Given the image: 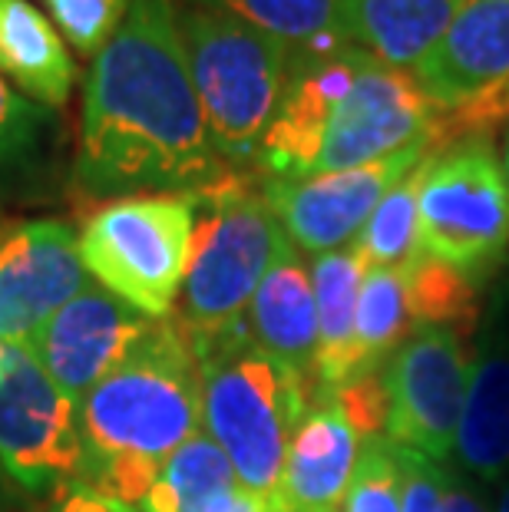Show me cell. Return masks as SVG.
Returning a JSON list of instances; mask_svg holds the SVG:
<instances>
[{"mask_svg": "<svg viewBox=\"0 0 509 512\" xmlns=\"http://www.w3.org/2000/svg\"><path fill=\"white\" fill-rule=\"evenodd\" d=\"M229 169L205 123L176 7L133 0L86 76L73 169L80 192L93 199L192 195Z\"/></svg>", "mask_w": 509, "mask_h": 512, "instance_id": "obj_1", "label": "cell"}, {"mask_svg": "<svg viewBox=\"0 0 509 512\" xmlns=\"http://www.w3.org/2000/svg\"><path fill=\"white\" fill-rule=\"evenodd\" d=\"M437 119L414 73L331 34L291 50L285 93L255 166L268 179L357 169L427 139Z\"/></svg>", "mask_w": 509, "mask_h": 512, "instance_id": "obj_2", "label": "cell"}, {"mask_svg": "<svg viewBox=\"0 0 509 512\" xmlns=\"http://www.w3.org/2000/svg\"><path fill=\"white\" fill-rule=\"evenodd\" d=\"M80 486L139 509L169 456L202 433V370L179 318H162L80 400Z\"/></svg>", "mask_w": 509, "mask_h": 512, "instance_id": "obj_3", "label": "cell"}, {"mask_svg": "<svg viewBox=\"0 0 509 512\" xmlns=\"http://www.w3.org/2000/svg\"><path fill=\"white\" fill-rule=\"evenodd\" d=\"M202 427L229 456L238 483L268 506L278 499L288 443L305 420L308 380L255 344L248 324L196 337Z\"/></svg>", "mask_w": 509, "mask_h": 512, "instance_id": "obj_4", "label": "cell"}, {"mask_svg": "<svg viewBox=\"0 0 509 512\" xmlns=\"http://www.w3.org/2000/svg\"><path fill=\"white\" fill-rule=\"evenodd\" d=\"M196 238L182 285V314L189 334L212 337L245 321L258 285L291 245L265 199L262 182L229 169L192 192Z\"/></svg>", "mask_w": 509, "mask_h": 512, "instance_id": "obj_5", "label": "cell"}, {"mask_svg": "<svg viewBox=\"0 0 509 512\" xmlns=\"http://www.w3.org/2000/svg\"><path fill=\"white\" fill-rule=\"evenodd\" d=\"M179 34L219 156L229 166L258 162L285 93L291 47L242 17L192 4L179 14Z\"/></svg>", "mask_w": 509, "mask_h": 512, "instance_id": "obj_6", "label": "cell"}, {"mask_svg": "<svg viewBox=\"0 0 509 512\" xmlns=\"http://www.w3.org/2000/svg\"><path fill=\"white\" fill-rule=\"evenodd\" d=\"M192 238V195H129L86 219L80 258L96 285L162 321L186 285Z\"/></svg>", "mask_w": 509, "mask_h": 512, "instance_id": "obj_7", "label": "cell"}, {"mask_svg": "<svg viewBox=\"0 0 509 512\" xmlns=\"http://www.w3.org/2000/svg\"><path fill=\"white\" fill-rule=\"evenodd\" d=\"M420 248L457 268L486 275L509 245V176L486 136L433 156L417 195Z\"/></svg>", "mask_w": 509, "mask_h": 512, "instance_id": "obj_8", "label": "cell"}, {"mask_svg": "<svg viewBox=\"0 0 509 512\" xmlns=\"http://www.w3.org/2000/svg\"><path fill=\"white\" fill-rule=\"evenodd\" d=\"M0 470L34 496L80 483V400L53 384L30 347H10L0 374Z\"/></svg>", "mask_w": 509, "mask_h": 512, "instance_id": "obj_9", "label": "cell"}, {"mask_svg": "<svg viewBox=\"0 0 509 512\" xmlns=\"http://www.w3.org/2000/svg\"><path fill=\"white\" fill-rule=\"evenodd\" d=\"M443 143L437 126L427 139L397 149L391 156L367 162V166L324 172L308 179H262L265 199L275 219L285 228L288 242L308 255L338 252L361 235V228L381 205V199L400 179H407L420 162L437 156Z\"/></svg>", "mask_w": 509, "mask_h": 512, "instance_id": "obj_10", "label": "cell"}, {"mask_svg": "<svg viewBox=\"0 0 509 512\" xmlns=\"http://www.w3.org/2000/svg\"><path fill=\"white\" fill-rule=\"evenodd\" d=\"M470 370L453 328L420 324L397 347L387 367V440L417 450L430 460H447L453 443L463 400H467Z\"/></svg>", "mask_w": 509, "mask_h": 512, "instance_id": "obj_11", "label": "cell"}, {"mask_svg": "<svg viewBox=\"0 0 509 512\" xmlns=\"http://www.w3.org/2000/svg\"><path fill=\"white\" fill-rule=\"evenodd\" d=\"M86 285L80 235L67 222H24L0 232V341L30 347Z\"/></svg>", "mask_w": 509, "mask_h": 512, "instance_id": "obj_12", "label": "cell"}, {"mask_svg": "<svg viewBox=\"0 0 509 512\" xmlns=\"http://www.w3.org/2000/svg\"><path fill=\"white\" fill-rule=\"evenodd\" d=\"M153 328L156 318L90 281L67 308L43 324L30 354L63 394L83 400L146 341Z\"/></svg>", "mask_w": 509, "mask_h": 512, "instance_id": "obj_13", "label": "cell"}, {"mask_svg": "<svg viewBox=\"0 0 509 512\" xmlns=\"http://www.w3.org/2000/svg\"><path fill=\"white\" fill-rule=\"evenodd\" d=\"M414 76L440 113L500 100L509 90V0H463Z\"/></svg>", "mask_w": 509, "mask_h": 512, "instance_id": "obj_14", "label": "cell"}, {"mask_svg": "<svg viewBox=\"0 0 509 512\" xmlns=\"http://www.w3.org/2000/svg\"><path fill=\"white\" fill-rule=\"evenodd\" d=\"M364 437L334 397H314L288 443L278 499L268 512H341Z\"/></svg>", "mask_w": 509, "mask_h": 512, "instance_id": "obj_15", "label": "cell"}, {"mask_svg": "<svg viewBox=\"0 0 509 512\" xmlns=\"http://www.w3.org/2000/svg\"><path fill=\"white\" fill-rule=\"evenodd\" d=\"M463 0H338L334 30L391 67L410 70L437 47Z\"/></svg>", "mask_w": 509, "mask_h": 512, "instance_id": "obj_16", "label": "cell"}, {"mask_svg": "<svg viewBox=\"0 0 509 512\" xmlns=\"http://www.w3.org/2000/svg\"><path fill=\"white\" fill-rule=\"evenodd\" d=\"M248 334L298 374L308 377L318 354V304H314L311 268H305L298 248L288 245L258 285L245 314Z\"/></svg>", "mask_w": 509, "mask_h": 512, "instance_id": "obj_17", "label": "cell"}, {"mask_svg": "<svg viewBox=\"0 0 509 512\" xmlns=\"http://www.w3.org/2000/svg\"><path fill=\"white\" fill-rule=\"evenodd\" d=\"M0 73L40 106H63L77 67L53 20L30 0H0Z\"/></svg>", "mask_w": 509, "mask_h": 512, "instance_id": "obj_18", "label": "cell"}, {"mask_svg": "<svg viewBox=\"0 0 509 512\" xmlns=\"http://www.w3.org/2000/svg\"><path fill=\"white\" fill-rule=\"evenodd\" d=\"M364 271L367 265L354 245L314 255L311 261L314 304H318V354H314L318 397L338 394L354 377V321Z\"/></svg>", "mask_w": 509, "mask_h": 512, "instance_id": "obj_19", "label": "cell"}, {"mask_svg": "<svg viewBox=\"0 0 509 512\" xmlns=\"http://www.w3.org/2000/svg\"><path fill=\"white\" fill-rule=\"evenodd\" d=\"M453 446L460 463L486 479L509 466V354L473 361Z\"/></svg>", "mask_w": 509, "mask_h": 512, "instance_id": "obj_20", "label": "cell"}, {"mask_svg": "<svg viewBox=\"0 0 509 512\" xmlns=\"http://www.w3.org/2000/svg\"><path fill=\"white\" fill-rule=\"evenodd\" d=\"M414 311L407 298V278L397 268H367L357 298L354 321V377L377 374V367L394 354L414 331Z\"/></svg>", "mask_w": 509, "mask_h": 512, "instance_id": "obj_21", "label": "cell"}, {"mask_svg": "<svg viewBox=\"0 0 509 512\" xmlns=\"http://www.w3.org/2000/svg\"><path fill=\"white\" fill-rule=\"evenodd\" d=\"M235 483L238 476L222 446L209 433H196L169 456V463L162 466L156 483L139 503V512H192Z\"/></svg>", "mask_w": 509, "mask_h": 512, "instance_id": "obj_22", "label": "cell"}, {"mask_svg": "<svg viewBox=\"0 0 509 512\" xmlns=\"http://www.w3.org/2000/svg\"><path fill=\"white\" fill-rule=\"evenodd\" d=\"M427 162H420L407 179H400L394 189L384 195L381 205H377L374 215L361 228V235L354 238V252L361 255L367 268L404 271L414 265L417 258L427 255L424 248H420V225H417V195H420V179H424Z\"/></svg>", "mask_w": 509, "mask_h": 512, "instance_id": "obj_23", "label": "cell"}, {"mask_svg": "<svg viewBox=\"0 0 509 512\" xmlns=\"http://www.w3.org/2000/svg\"><path fill=\"white\" fill-rule=\"evenodd\" d=\"M189 4L242 17L265 34L285 40L291 50L338 34L334 30L338 0H189Z\"/></svg>", "mask_w": 509, "mask_h": 512, "instance_id": "obj_24", "label": "cell"}, {"mask_svg": "<svg viewBox=\"0 0 509 512\" xmlns=\"http://www.w3.org/2000/svg\"><path fill=\"white\" fill-rule=\"evenodd\" d=\"M407 278V298L414 311V324H440L450 328L457 321H467L473 311V294L467 278L457 268L443 265L437 258H417L414 265L404 268Z\"/></svg>", "mask_w": 509, "mask_h": 512, "instance_id": "obj_25", "label": "cell"}, {"mask_svg": "<svg viewBox=\"0 0 509 512\" xmlns=\"http://www.w3.org/2000/svg\"><path fill=\"white\" fill-rule=\"evenodd\" d=\"M400 499H404V476H400L397 443L384 433L367 437L341 512H400Z\"/></svg>", "mask_w": 509, "mask_h": 512, "instance_id": "obj_26", "label": "cell"}, {"mask_svg": "<svg viewBox=\"0 0 509 512\" xmlns=\"http://www.w3.org/2000/svg\"><path fill=\"white\" fill-rule=\"evenodd\" d=\"M43 4L53 14L60 37H67L70 47L83 57H96L123 27L133 0H43Z\"/></svg>", "mask_w": 509, "mask_h": 512, "instance_id": "obj_27", "label": "cell"}, {"mask_svg": "<svg viewBox=\"0 0 509 512\" xmlns=\"http://www.w3.org/2000/svg\"><path fill=\"white\" fill-rule=\"evenodd\" d=\"M43 126H47V113L20 96L0 73V179L24 166L40 143Z\"/></svg>", "mask_w": 509, "mask_h": 512, "instance_id": "obj_28", "label": "cell"}, {"mask_svg": "<svg viewBox=\"0 0 509 512\" xmlns=\"http://www.w3.org/2000/svg\"><path fill=\"white\" fill-rule=\"evenodd\" d=\"M400 476H404V499H400V512H440L443 496H447L450 473L443 463L430 460V456L397 446Z\"/></svg>", "mask_w": 509, "mask_h": 512, "instance_id": "obj_29", "label": "cell"}, {"mask_svg": "<svg viewBox=\"0 0 509 512\" xmlns=\"http://www.w3.org/2000/svg\"><path fill=\"white\" fill-rule=\"evenodd\" d=\"M50 512H139V509L119 503V499H113V496L96 493V489H90V486L73 483V486L63 489L57 506H53Z\"/></svg>", "mask_w": 509, "mask_h": 512, "instance_id": "obj_30", "label": "cell"}, {"mask_svg": "<svg viewBox=\"0 0 509 512\" xmlns=\"http://www.w3.org/2000/svg\"><path fill=\"white\" fill-rule=\"evenodd\" d=\"M192 512H268V503L258 493H252V489L235 483L225 489V493H215L212 499H205V503Z\"/></svg>", "mask_w": 509, "mask_h": 512, "instance_id": "obj_31", "label": "cell"}, {"mask_svg": "<svg viewBox=\"0 0 509 512\" xmlns=\"http://www.w3.org/2000/svg\"><path fill=\"white\" fill-rule=\"evenodd\" d=\"M440 512H490L483 506V499L480 496H473L470 489H463V486H450L447 489V496H443V503H440Z\"/></svg>", "mask_w": 509, "mask_h": 512, "instance_id": "obj_32", "label": "cell"}, {"mask_svg": "<svg viewBox=\"0 0 509 512\" xmlns=\"http://www.w3.org/2000/svg\"><path fill=\"white\" fill-rule=\"evenodd\" d=\"M473 110H476V113H483L486 119H500V116H506V113H509V90L500 96V100H493V103H476Z\"/></svg>", "mask_w": 509, "mask_h": 512, "instance_id": "obj_33", "label": "cell"}, {"mask_svg": "<svg viewBox=\"0 0 509 512\" xmlns=\"http://www.w3.org/2000/svg\"><path fill=\"white\" fill-rule=\"evenodd\" d=\"M7 483H10V479H7V473L0 470V506L7 503Z\"/></svg>", "mask_w": 509, "mask_h": 512, "instance_id": "obj_34", "label": "cell"}, {"mask_svg": "<svg viewBox=\"0 0 509 512\" xmlns=\"http://www.w3.org/2000/svg\"><path fill=\"white\" fill-rule=\"evenodd\" d=\"M496 512H509V486L500 493V503H496Z\"/></svg>", "mask_w": 509, "mask_h": 512, "instance_id": "obj_35", "label": "cell"}, {"mask_svg": "<svg viewBox=\"0 0 509 512\" xmlns=\"http://www.w3.org/2000/svg\"><path fill=\"white\" fill-rule=\"evenodd\" d=\"M7 351H10V344L0 341V374H4V364H7Z\"/></svg>", "mask_w": 509, "mask_h": 512, "instance_id": "obj_36", "label": "cell"}, {"mask_svg": "<svg viewBox=\"0 0 509 512\" xmlns=\"http://www.w3.org/2000/svg\"><path fill=\"white\" fill-rule=\"evenodd\" d=\"M503 166H506V176H509V139H506V162Z\"/></svg>", "mask_w": 509, "mask_h": 512, "instance_id": "obj_37", "label": "cell"}]
</instances>
